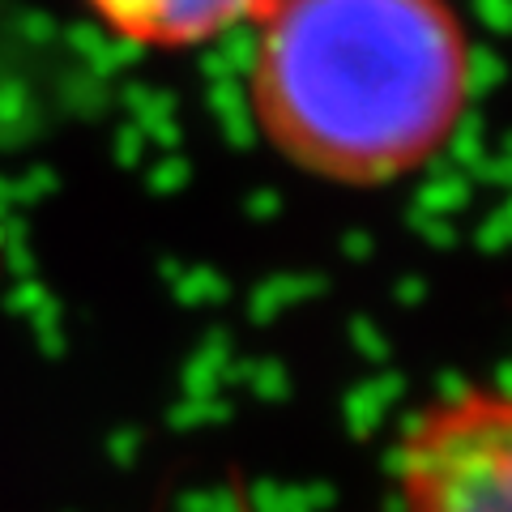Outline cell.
I'll list each match as a JSON object with an SVG mask.
<instances>
[{"label":"cell","instance_id":"3957f363","mask_svg":"<svg viewBox=\"0 0 512 512\" xmlns=\"http://www.w3.org/2000/svg\"><path fill=\"white\" fill-rule=\"evenodd\" d=\"M274 0H86L111 39L146 52L210 47L235 30H252Z\"/></svg>","mask_w":512,"mask_h":512},{"label":"cell","instance_id":"6da1fadb","mask_svg":"<svg viewBox=\"0 0 512 512\" xmlns=\"http://www.w3.org/2000/svg\"><path fill=\"white\" fill-rule=\"evenodd\" d=\"M252 30V124L320 184L414 180L474 111L483 64L457 0H274Z\"/></svg>","mask_w":512,"mask_h":512},{"label":"cell","instance_id":"7a4b0ae2","mask_svg":"<svg viewBox=\"0 0 512 512\" xmlns=\"http://www.w3.org/2000/svg\"><path fill=\"white\" fill-rule=\"evenodd\" d=\"M397 512H512V384H461L427 406L393 448Z\"/></svg>","mask_w":512,"mask_h":512}]
</instances>
